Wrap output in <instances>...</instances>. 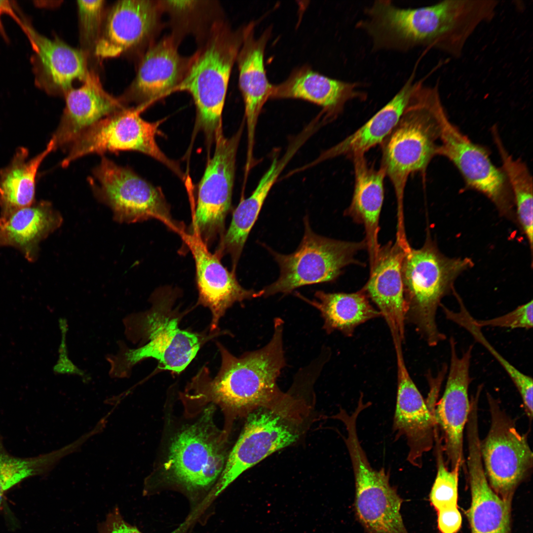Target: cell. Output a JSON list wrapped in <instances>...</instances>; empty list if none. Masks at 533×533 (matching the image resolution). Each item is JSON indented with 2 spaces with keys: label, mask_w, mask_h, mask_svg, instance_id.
Segmentation results:
<instances>
[{
  "label": "cell",
  "mask_w": 533,
  "mask_h": 533,
  "mask_svg": "<svg viewBox=\"0 0 533 533\" xmlns=\"http://www.w3.org/2000/svg\"><path fill=\"white\" fill-rule=\"evenodd\" d=\"M466 469L471 502L468 512L472 533H510L511 501L498 496L491 487L483 467L477 428L466 430Z\"/></svg>",
  "instance_id": "23"
},
{
  "label": "cell",
  "mask_w": 533,
  "mask_h": 533,
  "mask_svg": "<svg viewBox=\"0 0 533 533\" xmlns=\"http://www.w3.org/2000/svg\"><path fill=\"white\" fill-rule=\"evenodd\" d=\"M504 171L511 189L517 221L533 248V179L525 163L514 159L504 147L495 128L492 129Z\"/></svg>",
  "instance_id": "32"
},
{
  "label": "cell",
  "mask_w": 533,
  "mask_h": 533,
  "mask_svg": "<svg viewBox=\"0 0 533 533\" xmlns=\"http://www.w3.org/2000/svg\"><path fill=\"white\" fill-rule=\"evenodd\" d=\"M297 296L309 303L321 313L323 329L327 334L339 331L351 337L355 328L372 319L380 317V311L369 301L365 290L352 293H315V299L310 300L298 293Z\"/></svg>",
  "instance_id": "31"
},
{
  "label": "cell",
  "mask_w": 533,
  "mask_h": 533,
  "mask_svg": "<svg viewBox=\"0 0 533 533\" xmlns=\"http://www.w3.org/2000/svg\"><path fill=\"white\" fill-rule=\"evenodd\" d=\"M405 254L396 242L380 247L363 287L386 321L394 345H402L405 337L406 304L402 266Z\"/></svg>",
  "instance_id": "21"
},
{
  "label": "cell",
  "mask_w": 533,
  "mask_h": 533,
  "mask_svg": "<svg viewBox=\"0 0 533 533\" xmlns=\"http://www.w3.org/2000/svg\"><path fill=\"white\" fill-rule=\"evenodd\" d=\"M244 27L232 30L224 23H215L205 43L191 56L184 78L173 91L191 95L198 122L209 138H215L222 129L229 77L242 43Z\"/></svg>",
  "instance_id": "5"
},
{
  "label": "cell",
  "mask_w": 533,
  "mask_h": 533,
  "mask_svg": "<svg viewBox=\"0 0 533 533\" xmlns=\"http://www.w3.org/2000/svg\"><path fill=\"white\" fill-rule=\"evenodd\" d=\"M93 175L90 182L94 193L111 208L115 221L130 224L154 219L181 236L186 232L184 225L173 219L161 190L130 169L103 156Z\"/></svg>",
  "instance_id": "8"
},
{
  "label": "cell",
  "mask_w": 533,
  "mask_h": 533,
  "mask_svg": "<svg viewBox=\"0 0 533 533\" xmlns=\"http://www.w3.org/2000/svg\"><path fill=\"white\" fill-rule=\"evenodd\" d=\"M438 528L441 533H457L462 523L461 514L457 505L437 510Z\"/></svg>",
  "instance_id": "38"
},
{
  "label": "cell",
  "mask_w": 533,
  "mask_h": 533,
  "mask_svg": "<svg viewBox=\"0 0 533 533\" xmlns=\"http://www.w3.org/2000/svg\"><path fill=\"white\" fill-rule=\"evenodd\" d=\"M44 466L41 457L20 458L0 454V506L4 494L22 480L38 473Z\"/></svg>",
  "instance_id": "36"
},
{
  "label": "cell",
  "mask_w": 533,
  "mask_h": 533,
  "mask_svg": "<svg viewBox=\"0 0 533 533\" xmlns=\"http://www.w3.org/2000/svg\"><path fill=\"white\" fill-rule=\"evenodd\" d=\"M241 126L230 138L222 129L215 135L214 153L199 183L191 233L207 247L225 233V220L231 202L235 160L242 132Z\"/></svg>",
  "instance_id": "13"
},
{
  "label": "cell",
  "mask_w": 533,
  "mask_h": 533,
  "mask_svg": "<svg viewBox=\"0 0 533 533\" xmlns=\"http://www.w3.org/2000/svg\"><path fill=\"white\" fill-rule=\"evenodd\" d=\"M437 473L430 493V501L437 511L445 507L457 505L459 472L460 468L450 469L444 456L442 443L436 428L434 446Z\"/></svg>",
  "instance_id": "34"
},
{
  "label": "cell",
  "mask_w": 533,
  "mask_h": 533,
  "mask_svg": "<svg viewBox=\"0 0 533 533\" xmlns=\"http://www.w3.org/2000/svg\"><path fill=\"white\" fill-rule=\"evenodd\" d=\"M13 1L9 0H0V35L6 41H8V38L1 21L0 17L1 15L4 13L9 14L21 27H22L23 24L21 16V12H19V9L16 4L13 3Z\"/></svg>",
  "instance_id": "40"
},
{
  "label": "cell",
  "mask_w": 533,
  "mask_h": 533,
  "mask_svg": "<svg viewBox=\"0 0 533 533\" xmlns=\"http://www.w3.org/2000/svg\"><path fill=\"white\" fill-rule=\"evenodd\" d=\"M104 0H77L81 50L88 56L94 53L104 19Z\"/></svg>",
  "instance_id": "35"
},
{
  "label": "cell",
  "mask_w": 533,
  "mask_h": 533,
  "mask_svg": "<svg viewBox=\"0 0 533 533\" xmlns=\"http://www.w3.org/2000/svg\"><path fill=\"white\" fill-rule=\"evenodd\" d=\"M459 306L458 311H454L442 305L446 318L465 329L475 340L482 344L496 360L517 389L522 399L527 417H533V379L512 365L492 345L481 331V328L475 323V319L469 313L461 298L456 296Z\"/></svg>",
  "instance_id": "33"
},
{
  "label": "cell",
  "mask_w": 533,
  "mask_h": 533,
  "mask_svg": "<svg viewBox=\"0 0 533 533\" xmlns=\"http://www.w3.org/2000/svg\"><path fill=\"white\" fill-rule=\"evenodd\" d=\"M178 291L170 287L157 289L151 298V308L124 320L127 337L140 342V346L130 349L122 346L109 359L111 375L126 377L137 363L148 358L158 361L161 368L179 374L190 364L202 343L201 336L181 329V316L174 307Z\"/></svg>",
  "instance_id": "2"
},
{
  "label": "cell",
  "mask_w": 533,
  "mask_h": 533,
  "mask_svg": "<svg viewBox=\"0 0 533 533\" xmlns=\"http://www.w3.org/2000/svg\"><path fill=\"white\" fill-rule=\"evenodd\" d=\"M304 222V236L295 252L284 255L267 248L279 266L280 275L261 290L262 296L288 294L303 286L331 282L347 266L360 264L354 257L366 248L365 240L351 242L322 236L312 230L308 217Z\"/></svg>",
  "instance_id": "7"
},
{
  "label": "cell",
  "mask_w": 533,
  "mask_h": 533,
  "mask_svg": "<svg viewBox=\"0 0 533 533\" xmlns=\"http://www.w3.org/2000/svg\"><path fill=\"white\" fill-rule=\"evenodd\" d=\"M256 22L244 26L243 39L236 60L239 70V86L244 103L247 130V152L246 165L254 163L253 151L256 128L262 109L269 99L272 84L266 77L264 54L270 37L269 27L259 37H255Z\"/></svg>",
  "instance_id": "22"
},
{
  "label": "cell",
  "mask_w": 533,
  "mask_h": 533,
  "mask_svg": "<svg viewBox=\"0 0 533 533\" xmlns=\"http://www.w3.org/2000/svg\"><path fill=\"white\" fill-rule=\"evenodd\" d=\"M213 413V406L208 407L175 435L164 465L170 479L190 489L209 486L224 468V443L214 424Z\"/></svg>",
  "instance_id": "11"
},
{
  "label": "cell",
  "mask_w": 533,
  "mask_h": 533,
  "mask_svg": "<svg viewBox=\"0 0 533 533\" xmlns=\"http://www.w3.org/2000/svg\"><path fill=\"white\" fill-rule=\"evenodd\" d=\"M283 330V320L275 318L269 342L239 357L217 343L221 356L217 374L211 378L208 369L203 367L191 383L214 400L246 415L260 407H273L284 403L290 394L282 392L277 384L286 364Z\"/></svg>",
  "instance_id": "1"
},
{
  "label": "cell",
  "mask_w": 533,
  "mask_h": 533,
  "mask_svg": "<svg viewBox=\"0 0 533 533\" xmlns=\"http://www.w3.org/2000/svg\"><path fill=\"white\" fill-rule=\"evenodd\" d=\"M308 408L293 398L273 407H260L247 415L244 427L221 473L217 492L272 453L297 442Z\"/></svg>",
  "instance_id": "6"
},
{
  "label": "cell",
  "mask_w": 533,
  "mask_h": 533,
  "mask_svg": "<svg viewBox=\"0 0 533 533\" xmlns=\"http://www.w3.org/2000/svg\"><path fill=\"white\" fill-rule=\"evenodd\" d=\"M182 237L195 262L197 303L211 312V332L218 328L220 319L234 303L262 296L261 290L255 291L242 287L235 272L225 267L220 259L209 252L197 236L186 233Z\"/></svg>",
  "instance_id": "20"
},
{
  "label": "cell",
  "mask_w": 533,
  "mask_h": 533,
  "mask_svg": "<svg viewBox=\"0 0 533 533\" xmlns=\"http://www.w3.org/2000/svg\"><path fill=\"white\" fill-rule=\"evenodd\" d=\"M360 399H362V398H360ZM362 400H363V399H362ZM367 404H368V403H367ZM368 407H369V404H368Z\"/></svg>",
  "instance_id": "41"
},
{
  "label": "cell",
  "mask_w": 533,
  "mask_h": 533,
  "mask_svg": "<svg viewBox=\"0 0 533 533\" xmlns=\"http://www.w3.org/2000/svg\"><path fill=\"white\" fill-rule=\"evenodd\" d=\"M145 110L141 106L127 107L90 126L69 145L68 154L61 166L67 167L77 158L91 153L134 151L151 156L182 176L178 166L157 144L155 137L161 121L143 119L141 114Z\"/></svg>",
  "instance_id": "10"
},
{
  "label": "cell",
  "mask_w": 533,
  "mask_h": 533,
  "mask_svg": "<svg viewBox=\"0 0 533 533\" xmlns=\"http://www.w3.org/2000/svg\"><path fill=\"white\" fill-rule=\"evenodd\" d=\"M473 265L468 258H450L429 238L418 249L405 254L402 266L406 322L412 324L422 339L435 346L446 339L436 322L442 299L454 291L456 278Z\"/></svg>",
  "instance_id": "4"
},
{
  "label": "cell",
  "mask_w": 533,
  "mask_h": 533,
  "mask_svg": "<svg viewBox=\"0 0 533 533\" xmlns=\"http://www.w3.org/2000/svg\"><path fill=\"white\" fill-rule=\"evenodd\" d=\"M360 86L359 83L332 78L305 65L293 70L284 81L272 85L269 99H299L315 104L323 108L321 114L327 122L343 112L347 102L366 99Z\"/></svg>",
  "instance_id": "24"
},
{
  "label": "cell",
  "mask_w": 533,
  "mask_h": 533,
  "mask_svg": "<svg viewBox=\"0 0 533 533\" xmlns=\"http://www.w3.org/2000/svg\"><path fill=\"white\" fill-rule=\"evenodd\" d=\"M491 423L480 441V452L488 482L502 498L511 501L519 485L533 469V453L527 435L518 430L498 400L487 393Z\"/></svg>",
  "instance_id": "9"
},
{
  "label": "cell",
  "mask_w": 533,
  "mask_h": 533,
  "mask_svg": "<svg viewBox=\"0 0 533 533\" xmlns=\"http://www.w3.org/2000/svg\"><path fill=\"white\" fill-rule=\"evenodd\" d=\"M22 18V29L34 51L30 60L37 86L48 94L64 96L74 81L86 79L90 71L84 52L57 37L50 39L40 34L23 15Z\"/></svg>",
  "instance_id": "19"
},
{
  "label": "cell",
  "mask_w": 533,
  "mask_h": 533,
  "mask_svg": "<svg viewBox=\"0 0 533 533\" xmlns=\"http://www.w3.org/2000/svg\"><path fill=\"white\" fill-rule=\"evenodd\" d=\"M66 106L52 139L55 149L69 146L84 130L100 119L127 108L119 98L108 93L90 72L82 85L64 95Z\"/></svg>",
  "instance_id": "25"
},
{
  "label": "cell",
  "mask_w": 533,
  "mask_h": 533,
  "mask_svg": "<svg viewBox=\"0 0 533 533\" xmlns=\"http://www.w3.org/2000/svg\"><path fill=\"white\" fill-rule=\"evenodd\" d=\"M450 363L442 397L436 402L433 415L442 443L446 463L450 469L464 463L463 434L470 409L468 388L473 345L457 355L456 342L449 340Z\"/></svg>",
  "instance_id": "15"
},
{
  "label": "cell",
  "mask_w": 533,
  "mask_h": 533,
  "mask_svg": "<svg viewBox=\"0 0 533 533\" xmlns=\"http://www.w3.org/2000/svg\"><path fill=\"white\" fill-rule=\"evenodd\" d=\"M354 172V190L351 203L345 214L365 229L370 268L373 266L380 246L378 242L379 218L384 199V171L368 163L365 154L350 158Z\"/></svg>",
  "instance_id": "26"
},
{
  "label": "cell",
  "mask_w": 533,
  "mask_h": 533,
  "mask_svg": "<svg viewBox=\"0 0 533 533\" xmlns=\"http://www.w3.org/2000/svg\"><path fill=\"white\" fill-rule=\"evenodd\" d=\"M397 391L393 430L395 438L404 437L409 447L408 461L421 468L422 457L434 444L437 427L430 407L414 382L406 368L402 346H395Z\"/></svg>",
  "instance_id": "17"
},
{
  "label": "cell",
  "mask_w": 533,
  "mask_h": 533,
  "mask_svg": "<svg viewBox=\"0 0 533 533\" xmlns=\"http://www.w3.org/2000/svg\"><path fill=\"white\" fill-rule=\"evenodd\" d=\"M100 533H142L126 523L118 513L112 514L102 527Z\"/></svg>",
  "instance_id": "39"
},
{
  "label": "cell",
  "mask_w": 533,
  "mask_h": 533,
  "mask_svg": "<svg viewBox=\"0 0 533 533\" xmlns=\"http://www.w3.org/2000/svg\"><path fill=\"white\" fill-rule=\"evenodd\" d=\"M442 105L437 85H427L423 79L415 82L402 116L381 144L380 167L394 188L399 225L404 224V194L409 177L424 172L437 155V114Z\"/></svg>",
  "instance_id": "3"
},
{
  "label": "cell",
  "mask_w": 533,
  "mask_h": 533,
  "mask_svg": "<svg viewBox=\"0 0 533 533\" xmlns=\"http://www.w3.org/2000/svg\"><path fill=\"white\" fill-rule=\"evenodd\" d=\"M439 129L437 155L448 158L466 185L486 195L499 212L513 217V198L507 177L491 161L487 151L471 141L449 120L443 106L438 110Z\"/></svg>",
  "instance_id": "14"
},
{
  "label": "cell",
  "mask_w": 533,
  "mask_h": 533,
  "mask_svg": "<svg viewBox=\"0 0 533 533\" xmlns=\"http://www.w3.org/2000/svg\"><path fill=\"white\" fill-rule=\"evenodd\" d=\"M533 305L531 300L504 315L490 319H475V323L480 328L497 327L529 329L533 325Z\"/></svg>",
  "instance_id": "37"
},
{
  "label": "cell",
  "mask_w": 533,
  "mask_h": 533,
  "mask_svg": "<svg viewBox=\"0 0 533 533\" xmlns=\"http://www.w3.org/2000/svg\"><path fill=\"white\" fill-rule=\"evenodd\" d=\"M414 71L401 88L361 127L343 141L324 152L314 163L339 156L348 158L365 154L381 145L397 125L407 106L413 85Z\"/></svg>",
  "instance_id": "29"
},
{
  "label": "cell",
  "mask_w": 533,
  "mask_h": 533,
  "mask_svg": "<svg viewBox=\"0 0 533 533\" xmlns=\"http://www.w3.org/2000/svg\"><path fill=\"white\" fill-rule=\"evenodd\" d=\"M54 150V143L51 139L44 151L30 159L26 148L19 147L16 150L8 164L0 170V218L36 202L38 169Z\"/></svg>",
  "instance_id": "30"
},
{
  "label": "cell",
  "mask_w": 533,
  "mask_h": 533,
  "mask_svg": "<svg viewBox=\"0 0 533 533\" xmlns=\"http://www.w3.org/2000/svg\"><path fill=\"white\" fill-rule=\"evenodd\" d=\"M161 12L158 0L116 1L105 15L94 55L115 58L145 43L158 28Z\"/></svg>",
  "instance_id": "18"
},
{
  "label": "cell",
  "mask_w": 533,
  "mask_h": 533,
  "mask_svg": "<svg viewBox=\"0 0 533 533\" xmlns=\"http://www.w3.org/2000/svg\"><path fill=\"white\" fill-rule=\"evenodd\" d=\"M191 60V57L186 58L179 53L175 34L163 37L144 54L134 79L119 98L126 105L134 103L146 109L173 93Z\"/></svg>",
  "instance_id": "16"
},
{
  "label": "cell",
  "mask_w": 533,
  "mask_h": 533,
  "mask_svg": "<svg viewBox=\"0 0 533 533\" xmlns=\"http://www.w3.org/2000/svg\"><path fill=\"white\" fill-rule=\"evenodd\" d=\"M60 213L47 201L35 202L0 218V247L20 251L29 262L35 261L41 241L61 225Z\"/></svg>",
  "instance_id": "27"
},
{
  "label": "cell",
  "mask_w": 533,
  "mask_h": 533,
  "mask_svg": "<svg viewBox=\"0 0 533 533\" xmlns=\"http://www.w3.org/2000/svg\"><path fill=\"white\" fill-rule=\"evenodd\" d=\"M343 437L355 479V514L367 533H409L400 513L403 499L389 483V473L374 469L358 439L357 430Z\"/></svg>",
  "instance_id": "12"
},
{
  "label": "cell",
  "mask_w": 533,
  "mask_h": 533,
  "mask_svg": "<svg viewBox=\"0 0 533 533\" xmlns=\"http://www.w3.org/2000/svg\"><path fill=\"white\" fill-rule=\"evenodd\" d=\"M291 144L280 159L274 157L251 195L242 199L234 210L230 226L221 238L215 254L221 259L228 254L235 271L248 235L256 222L270 189L280 173L298 151Z\"/></svg>",
  "instance_id": "28"
}]
</instances>
